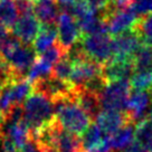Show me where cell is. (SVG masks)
<instances>
[{
    "label": "cell",
    "mask_w": 152,
    "mask_h": 152,
    "mask_svg": "<svg viewBox=\"0 0 152 152\" xmlns=\"http://www.w3.org/2000/svg\"><path fill=\"white\" fill-rule=\"evenodd\" d=\"M129 8L141 18L152 14V0H132Z\"/></svg>",
    "instance_id": "cell-26"
},
{
    "label": "cell",
    "mask_w": 152,
    "mask_h": 152,
    "mask_svg": "<svg viewBox=\"0 0 152 152\" xmlns=\"http://www.w3.org/2000/svg\"><path fill=\"white\" fill-rule=\"evenodd\" d=\"M18 152H40V150L38 149L37 144L34 142L33 140H30L27 144H25L24 147L21 148Z\"/></svg>",
    "instance_id": "cell-29"
},
{
    "label": "cell",
    "mask_w": 152,
    "mask_h": 152,
    "mask_svg": "<svg viewBox=\"0 0 152 152\" xmlns=\"http://www.w3.org/2000/svg\"><path fill=\"white\" fill-rule=\"evenodd\" d=\"M23 121L28 126L30 137L55 120L54 103L46 95L34 91L23 104Z\"/></svg>",
    "instance_id": "cell-1"
},
{
    "label": "cell",
    "mask_w": 152,
    "mask_h": 152,
    "mask_svg": "<svg viewBox=\"0 0 152 152\" xmlns=\"http://www.w3.org/2000/svg\"><path fill=\"white\" fill-rule=\"evenodd\" d=\"M75 101L82 109L85 111L91 120L95 122L97 115L102 111L101 107V101L99 95L92 93L86 88H76Z\"/></svg>",
    "instance_id": "cell-13"
},
{
    "label": "cell",
    "mask_w": 152,
    "mask_h": 152,
    "mask_svg": "<svg viewBox=\"0 0 152 152\" xmlns=\"http://www.w3.org/2000/svg\"><path fill=\"white\" fill-rule=\"evenodd\" d=\"M134 141L149 152H152V122L144 119L135 125Z\"/></svg>",
    "instance_id": "cell-20"
},
{
    "label": "cell",
    "mask_w": 152,
    "mask_h": 152,
    "mask_svg": "<svg viewBox=\"0 0 152 152\" xmlns=\"http://www.w3.org/2000/svg\"><path fill=\"white\" fill-rule=\"evenodd\" d=\"M133 29L140 36L142 44L152 46V14L141 17Z\"/></svg>",
    "instance_id": "cell-24"
},
{
    "label": "cell",
    "mask_w": 152,
    "mask_h": 152,
    "mask_svg": "<svg viewBox=\"0 0 152 152\" xmlns=\"http://www.w3.org/2000/svg\"><path fill=\"white\" fill-rule=\"evenodd\" d=\"M55 120L66 131L82 135L93 122L74 99L61 100L54 103Z\"/></svg>",
    "instance_id": "cell-2"
},
{
    "label": "cell",
    "mask_w": 152,
    "mask_h": 152,
    "mask_svg": "<svg viewBox=\"0 0 152 152\" xmlns=\"http://www.w3.org/2000/svg\"><path fill=\"white\" fill-rule=\"evenodd\" d=\"M19 11L12 0H0V23L9 30L18 20Z\"/></svg>",
    "instance_id": "cell-21"
},
{
    "label": "cell",
    "mask_w": 152,
    "mask_h": 152,
    "mask_svg": "<svg viewBox=\"0 0 152 152\" xmlns=\"http://www.w3.org/2000/svg\"><path fill=\"white\" fill-rule=\"evenodd\" d=\"M16 7L20 15H27L34 12V1L33 0H16Z\"/></svg>",
    "instance_id": "cell-28"
},
{
    "label": "cell",
    "mask_w": 152,
    "mask_h": 152,
    "mask_svg": "<svg viewBox=\"0 0 152 152\" xmlns=\"http://www.w3.org/2000/svg\"><path fill=\"white\" fill-rule=\"evenodd\" d=\"M102 132L106 135H113L129 123H134L130 118L128 112H120V111H104L102 110L97 118L95 120ZM135 124V123H134Z\"/></svg>",
    "instance_id": "cell-9"
},
{
    "label": "cell",
    "mask_w": 152,
    "mask_h": 152,
    "mask_svg": "<svg viewBox=\"0 0 152 152\" xmlns=\"http://www.w3.org/2000/svg\"><path fill=\"white\" fill-rule=\"evenodd\" d=\"M57 27L55 25H43L33 43V48L38 56L45 53L49 47L55 44L57 38Z\"/></svg>",
    "instance_id": "cell-15"
},
{
    "label": "cell",
    "mask_w": 152,
    "mask_h": 152,
    "mask_svg": "<svg viewBox=\"0 0 152 152\" xmlns=\"http://www.w3.org/2000/svg\"><path fill=\"white\" fill-rule=\"evenodd\" d=\"M87 2L96 12H103L110 7L116 5L115 0H87Z\"/></svg>",
    "instance_id": "cell-27"
},
{
    "label": "cell",
    "mask_w": 152,
    "mask_h": 152,
    "mask_svg": "<svg viewBox=\"0 0 152 152\" xmlns=\"http://www.w3.org/2000/svg\"><path fill=\"white\" fill-rule=\"evenodd\" d=\"M8 36H9V29L6 28L5 26L0 23V43L2 40H5Z\"/></svg>",
    "instance_id": "cell-31"
},
{
    "label": "cell",
    "mask_w": 152,
    "mask_h": 152,
    "mask_svg": "<svg viewBox=\"0 0 152 152\" xmlns=\"http://www.w3.org/2000/svg\"><path fill=\"white\" fill-rule=\"evenodd\" d=\"M56 24L58 33L57 43L61 45V47L65 50L66 54H68L72 48L81 40L82 33L80 26L76 19L73 17V15L65 9L59 11Z\"/></svg>",
    "instance_id": "cell-5"
},
{
    "label": "cell",
    "mask_w": 152,
    "mask_h": 152,
    "mask_svg": "<svg viewBox=\"0 0 152 152\" xmlns=\"http://www.w3.org/2000/svg\"><path fill=\"white\" fill-rule=\"evenodd\" d=\"M152 111V93L142 91H131L128 99L126 112L133 122L148 119Z\"/></svg>",
    "instance_id": "cell-8"
},
{
    "label": "cell",
    "mask_w": 152,
    "mask_h": 152,
    "mask_svg": "<svg viewBox=\"0 0 152 152\" xmlns=\"http://www.w3.org/2000/svg\"><path fill=\"white\" fill-rule=\"evenodd\" d=\"M102 73L103 66L84 55L73 61V71L69 82L75 86V88H82L87 83L102 75Z\"/></svg>",
    "instance_id": "cell-7"
},
{
    "label": "cell",
    "mask_w": 152,
    "mask_h": 152,
    "mask_svg": "<svg viewBox=\"0 0 152 152\" xmlns=\"http://www.w3.org/2000/svg\"><path fill=\"white\" fill-rule=\"evenodd\" d=\"M7 91L12 104L23 105L25 101L29 97V95L34 92V86L27 78H23L8 84Z\"/></svg>",
    "instance_id": "cell-16"
},
{
    "label": "cell",
    "mask_w": 152,
    "mask_h": 152,
    "mask_svg": "<svg viewBox=\"0 0 152 152\" xmlns=\"http://www.w3.org/2000/svg\"><path fill=\"white\" fill-rule=\"evenodd\" d=\"M135 125L134 123H129L118 132L110 137L111 147L113 152H122L134 141V133H135Z\"/></svg>",
    "instance_id": "cell-17"
},
{
    "label": "cell",
    "mask_w": 152,
    "mask_h": 152,
    "mask_svg": "<svg viewBox=\"0 0 152 152\" xmlns=\"http://www.w3.org/2000/svg\"><path fill=\"white\" fill-rule=\"evenodd\" d=\"M72 71H73V61L67 54L55 64V66L53 67L50 76L58 78V80H62V81H69Z\"/></svg>",
    "instance_id": "cell-25"
},
{
    "label": "cell",
    "mask_w": 152,
    "mask_h": 152,
    "mask_svg": "<svg viewBox=\"0 0 152 152\" xmlns=\"http://www.w3.org/2000/svg\"><path fill=\"white\" fill-rule=\"evenodd\" d=\"M78 46L86 57L101 64L102 66H105L113 59L112 37L109 34L82 36Z\"/></svg>",
    "instance_id": "cell-3"
},
{
    "label": "cell",
    "mask_w": 152,
    "mask_h": 152,
    "mask_svg": "<svg viewBox=\"0 0 152 152\" xmlns=\"http://www.w3.org/2000/svg\"><path fill=\"white\" fill-rule=\"evenodd\" d=\"M134 63L133 61H114L112 59L109 64L103 66V77L107 84L113 82L130 81L134 73Z\"/></svg>",
    "instance_id": "cell-11"
},
{
    "label": "cell",
    "mask_w": 152,
    "mask_h": 152,
    "mask_svg": "<svg viewBox=\"0 0 152 152\" xmlns=\"http://www.w3.org/2000/svg\"><path fill=\"white\" fill-rule=\"evenodd\" d=\"M40 23L33 14L21 15L15 24L11 33L25 45H31L40 30Z\"/></svg>",
    "instance_id": "cell-10"
},
{
    "label": "cell",
    "mask_w": 152,
    "mask_h": 152,
    "mask_svg": "<svg viewBox=\"0 0 152 152\" xmlns=\"http://www.w3.org/2000/svg\"><path fill=\"white\" fill-rule=\"evenodd\" d=\"M129 83L131 91H142L152 93V71L134 72Z\"/></svg>",
    "instance_id": "cell-23"
},
{
    "label": "cell",
    "mask_w": 152,
    "mask_h": 152,
    "mask_svg": "<svg viewBox=\"0 0 152 152\" xmlns=\"http://www.w3.org/2000/svg\"><path fill=\"white\" fill-rule=\"evenodd\" d=\"M54 145L56 152H84L81 137L66 131L59 123L57 124Z\"/></svg>",
    "instance_id": "cell-12"
},
{
    "label": "cell",
    "mask_w": 152,
    "mask_h": 152,
    "mask_svg": "<svg viewBox=\"0 0 152 152\" xmlns=\"http://www.w3.org/2000/svg\"><path fill=\"white\" fill-rule=\"evenodd\" d=\"M34 15L43 25H55L59 15L56 0H33Z\"/></svg>",
    "instance_id": "cell-14"
},
{
    "label": "cell",
    "mask_w": 152,
    "mask_h": 152,
    "mask_svg": "<svg viewBox=\"0 0 152 152\" xmlns=\"http://www.w3.org/2000/svg\"><path fill=\"white\" fill-rule=\"evenodd\" d=\"M142 46V40L134 29H130L112 37L114 61H133L135 53Z\"/></svg>",
    "instance_id": "cell-6"
},
{
    "label": "cell",
    "mask_w": 152,
    "mask_h": 152,
    "mask_svg": "<svg viewBox=\"0 0 152 152\" xmlns=\"http://www.w3.org/2000/svg\"><path fill=\"white\" fill-rule=\"evenodd\" d=\"M131 87L129 81L113 82L107 84L100 96L102 110L126 112Z\"/></svg>",
    "instance_id": "cell-4"
},
{
    "label": "cell",
    "mask_w": 152,
    "mask_h": 152,
    "mask_svg": "<svg viewBox=\"0 0 152 152\" xmlns=\"http://www.w3.org/2000/svg\"><path fill=\"white\" fill-rule=\"evenodd\" d=\"M56 1L59 4V5H62L63 7H64V9H66V8H68V7H71L76 0H56Z\"/></svg>",
    "instance_id": "cell-33"
},
{
    "label": "cell",
    "mask_w": 152,
    "mask_h": 152,
    "mask_svg": "<svg viewBox=\"0 0 152 152\" xmlns=\"http://www.w3.org/2000/svg\"><path fill=\"white\" fill-rule=\"evenodd\" d=\"M132 0H115V4L118 6V8H125L129 7Z\"/></svg>",
    "instance_id": "cell-32"
},
{
    "label": "cell",
    "mask_w": 152,
    "mask_h": 152,
    "mask_svg": "<svg viewBox=\"0 0 152 152\" xmlns=\"http://www.w3.org/2000/svg\"><path fill=\"white\" fill-rule=\"evenodd\" d=\"M122 152H149V151L145 150L143 147H141L139 143H137L135 141H133V142Z\"/></svg>",
    "instance_id": "cell-30"
},
{
    "label": "cell",
    "mask_w": 152,
    "mask_h": 152,
    "mask_svg": "<svg viewBox=\"0 0 152 152\" xmlns=\"http://www.w3.org/2000/svg\"><path fill=\"white\" fill-rule=\"evenodd\" d=\"M53 67H54V64L49 63L43 56L39 55L35 59V62L31 65L30 69H29L28 74H27V80L31 84H34L37 81L47 78V77L52 75Z\"/></svg>",
    "instance_id": "cell-19"
},
{
    "label": "cell",
    "mask_w": 152,
    "mask_h": 152,
    "mask_svg": "<svg viewBox=\"0 0 152 152\" xmlns=\"http://www.w3.org/2000/svg\"><path fill=\"white\" fill-rule=\"evenodd\" d=\"M105 137L106 134L102 132L100 126L95 122H92L81 137L84 152H93L96 150L104 141Z\"/></svg>",
    "instance_id": "cell-18"
},
{
    "label": "cell",
    "mask_w": 152,
    "mask_h": 152,
    "mask_svg": "<svg viewBox=\"0 0 152 152\" xmlns=\"http://www.w3.org/2000/svg\"><path fill=\"white\" fill-rule=\"evenodd\" d=\"M133 63L135 69L134 72L152 71V46L142 44L134 55Z\"/></svg>",
    "instance_id": "cell-22"
}]
</instances>
